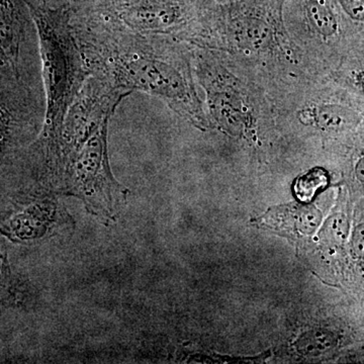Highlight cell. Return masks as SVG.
<instances>
[{
    "label": "cell",
    "mask_w": 364,
    "mask_h": 364,
    "mask_svg": "<svg viewBox=\"0 0 364 364\" xmlns=\"http://www.w3.org/2000/svg\"><path fill=\"white\" fill-rule=\"evenodd\" d=\"M109 119L102 122L77 142L60 150L40 178L43 188L78 198L87 213L107 225L117 221L129 195L109 164Z\"/></svg>",
    "instance_id": "6da1fadb"
},
{
    "label": "cell",
    "mask_w": 364,
    "mask_h": 364,
    "mask_svg": "<svg viewBox=\"0 0 364 364\" xmlns=\"http://www.w3.org/2000/svg\"><path fill=\"white\" fill-rule=\"evenodd\" d=\"M33 18L45 97L42 130L33 144V153L39 158L51 150L58 140L67 111L90 76V71L68 16L37 9Z\"/></svg>",
    "instance_id": "7a4b0ae2"
},
{
    "label": "cell",
    "mask_w": 364,
    "mask_h": 364,
    "mask_svg": "<svg viewBox=\"0 0 364 364\" xmlns=\"http://www.w3.org/2000/svg\"><path fill=\"white\" fill-rule=\"evenodd\" d=\"M57 196L45 188L0 196V234L33 245L73 231L75 221Z\"/></svg>",
    "instance_id": "3957f363"
},
{
    "label": "cell",
    "mask_w": 364,
    "mask_h": 364,
    "mask_svg": "<svg viewBox=\"0 0 364 364\" xmlns=\"http://www.w3.org/2000/svg\"><path fill=\"white\" fill-rule=\"evenodd\" d=\"M268 219L287 220L282 223L279 229H291L296 234L308 235L313 233L321 221V214L316 208H289L270 210V214L265 215Z\"/></svg>",
    "instance_id": "277c9868"
},
{
    "label": "cell",
    "mask_w": 364,
    "mask_h": 364,
    "mask_svg": "<svg viewBox=\"0 0 364 364\" xmlns=\"http://www.w3.org/2000/svg\"><path fill=\"white\" fill-rule=\"evenodd\" d=\"M235 33L241 45L250 49H261L270 41V26L256 16H242L235 20Z\"/></svg>",
    "instance_id": "5b68a950"
},
{
    "label": "cell",
    "mask_w": 364,
    "mask_h": 364,
    "mask_svg": "<svg viewBox=\"0 0 364 364\" xmlns=\"http://www.w3.org/2000/svg\"><path fill=\"white\" fill-rule=\"evenodd\" d=\"M306 14L314 30L331 37L338 32V21L329 0H305Z\"/></svg>",
    "instance_id": "8992f818"
},
{
    "label": "cell",
    "mask_w": 364,
    "mask_h": 364,
    "mask_svg": "<svg viewBox=\"0 0 364 364\" xmlns=\"http://www.w3.org/2000/svg\"><path fill=\"white\" fill-rule=\"evenodd\" d=\"M328 184L327 173L323 169L311 170L305 176L299 177L294 184V193L301 202L308 203L321 189Z\"/></svg>",
    "instance_id": "52a82bcc"
},
{
    "label": "cell",
    "mask_w": 364,
    "mask_h": 364,
    "mask_svg": "<svg viewBox=\"0 0 364 364\" xmlns=\"http://www.w3.org/2000/svg\"><path fill=\"white\" fill-rule=\"evenodd\" d=\"M315 119L321 128L336 130L350 123L352 114L338 105H322L315 112Z\"/></svg>",
    "instance_id": "ba28073f"
},
{
    "label": "cell",
    "mask_w": 364,
    "mask_h": 364,
    "mask_svg": "<svg viewBox=\"0 0 364 364\" xmlns=\"http://www.w3.org/2000/svg\"><path fill=\"white\" fill-rule=\"evenodd\" d=\"M345 14L352 20L363 21L364 16V0H337Z\"/></svg>",
    "instance_id": "9c48e42d"
},
{
    "label": "cell",
    "mask_w": 364,
    "mask_h": 364,
    "mask_svg": "<svg viewBox=\"0 0 364 364\" xmlns=\"http://www.w3.org/2000/svg\"><path fill=\"white\" fill-rule=\"evenodd\" d=\"M11 273L6 252L0 245V294L9 289L11 286Z\"/></svg>",
    "instance_id": "30bf717a"
}]
</instances>
